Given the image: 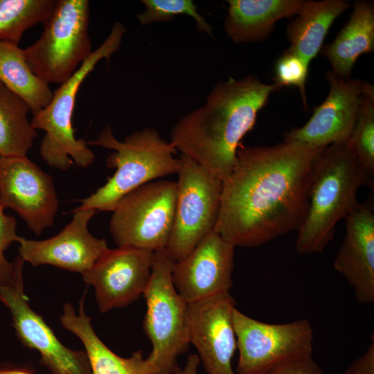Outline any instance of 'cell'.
Returning <instances> with one entry per match:
<instances>
[{"label":"cell","instance_id":"cell-1","mask_svg":"<svg viewBox=\"0 0 374 374\" xmlns=\"http://www.w3.org/2000/svg\"><path fill=\"white\" fill-rule=\"evenodd\" d=\"M323 148L283 141L240 145L223 181L214 229L234 247H253L297 231L308 206L314 163Z\"/></svg>","mask_w":374,"mask_h":374},{"label":"cell","instance_id":"cell-2","mask_svg":"<svg viewBox=\"0 0 374 374\" xmlns=\"http://www.w3.org/2000/svg\"><path fill=\"white\" fill-rule=\"evenodd\" d=\"M280 89L251 75L219 81L203 105L177 121L170 141L181 154L224 181L233 171L238 149L255 126L258 112Z\"/></svg>","mask_w":374,"mask_h":374},{"label":"cell","instance_id":"cell-3","mask_svg":"<svg viewBox=\"0 0 374 374\" xmlns=\"http://www.w3.org/2000/svg\"><path fill=\"white\" fill-rule=\"evenodd\" d=\"M372 181L350 154L346 143L332 144L317 156L308 190V206L297 229L299 254L322 252L333 240L336 226L359 204L357 192Z\"/></svg>","mask_w":374,"mask_h":374},{"label":"cell","instance_id":"cell-4","mask_svg":"<svg viewBox=\"0 0 374 374\" xmlns=\"http://www.w3.org/2000/svg\"><path fill=\"white\" fill-rule=\"evenodd\" d=\"M87 144L113 150L107 163L116 170L103 186L80 199V209L112 211L125 194L159 178L177 174L180 167L179 159L175 157L178 151L175 145L154 128L135 131L120 141L108 125Z\"/></svg>","mask_w":374,"mask_h":374},{"label":"cell","instance_id":"cell-5","mask_svg":"<svg viewBox=\"0 0 374 374\" xmlns=\"http://www.w3.org/2000/svg\"><path fill=\"white\" fill-rule=\"evenodd\" d=\"M125 25L116 21L103 42L82 63L77 71L53 91L49 103L33 115L31 125L36 130L45 132L39 147L42 159L50 166L62 171L75 163L87 168L95 156L84 139H76L72 125L78 90L86 77L103 59L109 60L117 52L126 33Z\"/></svg>","mask_w":374,"mask_h":374},{"label":"cell","instance_id":"cell-6","mask_svg":"<svg viewBox=\"0 0 374 374\" xmlns=\"http://www.w3.org/2000/svg\"><path fill=\"white\" fill-rule=\"evenodd\" d=\"M174 263L166 248L154 251L150 278L143 293L147 310L143 328L152 346L147 359L154 374H174L178 357L190 344L188 303L174 286Z\"/></svg>","mask_w":374,"mask_h":374},{"label":"cell","instance_id":"cell-7","mask_svg":"<svg viewBox=\"0 0 374 374\" xmlns=\"http://www.w3.org/2000/svg\"><path fill=\"white\" fill-rule=\"evenodd\" d=\"M88 0H58L41 36L24 49L32 71L47 84L67 80L92 53Z\"/></svg>","mask_w":374,"mask_h":374},{"label":"cell","instance_id":"cell-8","mask_svg":"<svg viewBox=\"0 0 374 374\" xmlns=\"http://www.w3.org/2000/svg\"><path fill=\"white\" fill-rule=\"evenodd\" d=\"M176 198V181L164 179L143 184L120 198L109 222V232L117 247L152 251L166 248Z\"/></svg>","mask_w":374,"mask_h":374},{"label":"cell","instance_id":"cell-9","mask_svg":"<svg viewBox=\"0 0 374 374\" xmlns=\"http://www.w3.org/2000/svg\"><path fill=\"white\" fill-rule=\"evenodd\" d=\"M179 159L174 223L166 248L175 262L214 231L223 184L187 155L181 154Z\"/></svg>","mask_w":374,"mask_h":374},{"label":"cell","instance_id":"cell-10","mask_svg":"<svg viewBox=\"0 0 374 374\" xmlns=\"http://www.w3.org/2000/svg\"><path fill=\"white\" fill-rule=\"evenodd\" d=\"M233 324L239 350L236 374H267L283 364L312 356L313 329L307 319L267 323L235 308Z\"/></svg>","mask_w":374,"mask_h":374},{"label":"cell","instance_id":"cell-11","mask_svg":"<svg viewBox=\"0 0 374 374\" xmlns=\"http://www.w3.org/2000/svg\"><path fill=\"white\" fill-rule=\"evenodd\" d=\"M24 262L19 257L12 277L0 285V301L10 312L18 338L25 346L38 352L41 363L52 374H92L85 351L65 346L30 307L24 290Z\"/></svg>","mask_w":374,"mask_h":374},{"label":"cell","instance_id":"cell-12","mask_svg":"<svg viewBox=\"0 0 374 374\" xmlns=\"http://www.w3.org/2000/svg\"><path fill=\"white\" fill-rule=\"evenodd\" d=\"M0 204L36 235L53 225L59 207L52 177L27 156L0 157Z\"/></svg>","mask_w":374,"mask_h":374},{"label":"cell","instance_id":"cell-13","mask_svg":"<svg viewBox=\"0 0 374 374\" xmlns=\"http://www.w3.org/2000/svg\"><path fill=\"white\" fill-rule=\"evenodd\" d=\"M326 78L328 95L317 106L308 121L284 133V141L314 148L346 143L355 125L362 96L374 91L373 85L361 80H341L330 71Z\"/></svg>","mask_w":374,"mask_h":374},{"label":"cell","instance_id":"cell-14","mask_svg":"<svg viewBox=\"0 0 374 374\" xmlns=\"http://www.w3.org/2000/svg\"><path fill=\"white\" fill-rule=\"evenodd\" d=\"M154 251L133 247L107 249L83 279L95 289L98 309L123 308L143 294L148 285Z\"/></svg>","mask_w":374,"mask_h":374},{"label":"cell","instance_id":"cell-15","mask_svg":"<svg viewBox=\"0 0 374 374\" xmlns=\"http://www.w3.org/2000/svg\"><path fill=\"white\" fill-rule=\"evenodd\" d=\"M235 304L229 292L188 303L189 342L197 350L208 374H236L231 366L237 348Z\"/></svg>","mask_w":374,"mask_h":374},{"label":"cell","instance_id":"cell-16","mask_svg":"<svg viewBox=\"0 0 374 374\" xmlns=\"http://www.w3.org/2000/svg\"><path fill=\"white\" fill-rule=\"evenodd\" d=\"M94 209L75 208L71 221L57 235L44 240L19 237V256L33 266L53 265L82 275L108 249L105 239L93 236L88 224Z\"/></svg>","mask_w":374,"mask_h":374},{"label":"cell","instance_id":"cell-17","mask_svg":"<svg viewBox=\"0 0 374 374\" xmlns=\"http://www.w3.org/2000/svg\"><path fill=\"white\" fill-rule=\"evenodd\" d=\"M235 248L213 231L186 256L175 262L172 282L187 303L229 292Z\"/></svg>","mask_w":374,"mask_h":374},{"label":"cell","instance_id":"cell-18","mask_svg":"<svg viewBox=\"0 0 374 374\" xmlns=\"http://www.w3.org/2000/svg\"><path fill=\"white\" fill-rule=\"evenodd\" d=\"M346 233L334 269L352 286L362 304L374 301V207L369 198L345 218Z\"/></svg>","mask_w":374,"mask_h":374},{"label":"cell","instance_id":"cell-19","mask_svg":"<svg viewBox=\"0 0 374 374\" xmlns=\"http://www.w3.org/2000/svg\"><path fill=\"white\" fill-rule=\"evenodd\" d=\"M304 0H228L224 20L226 35L235 44L259 42L274 30L276 23L296 15Z\"/></svg>","mask_w":374,"mask_h":374},{"label":"cell","instance_id":"cell-20","mask_svg":"<svg viewBox=\"0 0 374 374\" xmlns=\"http://www.w3.org/2000/svg\"><path fill=\"white\" fill-rule=\"evenodd\" d=\"M85 295L84 293L79 302L78 313L71 303L64 305L60 321L65 329L82 342L92 374H154L141 350L124 358L112 351L100 340L93 330L91 319L84 312Z\"/></svg>","mask_w":374,"mask_h":374},{"label":"cell","instance_id":"cell-21","mask_svg":"<svg viewBox=\"0 0 374 374\" xmlns=\"http://www.w3.org/2000/svg\"><path fill=\"white\" fill-rule=\"evenodd\" d=\"M374 51V3L357 1L348 20L335 39L319 53L332 66V73L341 80L350 79L357 60Z\"/></svg>","mask_w":374,"mask_h":374},{"label":"cell","instance_id":"cell-22","mask_svg":"<svg viewBox=\"0 0 374 374\" xmlns=\"http://www.w3.org/2000/svg\"><path fill=\"white\" fill-rule=\"evenodd\" d=\"M350 7L345 0L305 1L296 17L287 24V50L310 64L320 52L334 21Z\"/></svg>","mask_w":374,"mask_h":374},{"label":"cell","instance_id":"cell-23","mask_svg":"<svg viewBox=\"0 0 374 374\" xmlns=\"http://www.w3.org/2000/svg\"><path fill=\"white\" fill-rule=\"evenodd\" d=\"M0 82L28 105L33 115L51 101L53 91L30 69L24 49L0 40Z\"/></svg>","mask_w":374,"mask_h":374},{"label":"cell","instance_id":"cell-24","mask_svg":"<svg viewBox=\"0 0 374 374\" xmlns=\"http://www.w3.org/2000/svg\"><path fill=\"white\" fill-rule=\"evenodd\" d=\"M31 112L21 97L0 82V157L26 156L37 137Z\"/></svg>","mask_w":374,"mask_h":374},{"label":"cell","instance_id":"cell-25","mask_svg":"<svg viewBox=\"0 0 374 374\" xmlns=\"http://www.w3.org/2000/svg\"><path fill=\"white\" fill-rule=\"evenodd\" d=\"M55 0H0V40L18 44L25 31L50 18Z\"/></svg>","mask_w":374,"mask_h":374},{"label":"cell","instance_id":"cell-26","mask_svg":"<svg viewBox=\"0 0 374 374\" xmlns=\"http://www.w3.org/2000/svg\"><path fill=\"white\" fill-rule=\"evenodd\" d=\"M346 143L358 166L373 181L374 91L363 95L355 125Z\"/></svg>","mask_w":374,"mask_h":374},{"label":"cell","instance_id":"cell-27","mask_svg":"<svg viewBox=\"0 0 374 374\" xmlns=\"http://www.w3.org/2000/svg\"><path fill=\"white\" fill-rule=\"evenodd\" d=\"M141 2L145 10L136 16L141 26L168 22L175 16L184 15L195 20L198 31L213 37V26L199 14L192 0H143Z\"/></svg>","mask_w":374,"mask_h":374},{"label":"cell","instance_id":"cell-28","mask_svg":"<svg viewBox=\"0 0 374 374\" xmlns=\"http://www.w3.org/2000/svg\"><path fill=\"white\" fill-rule=\"evenodd\" d=\"M308 64L301 57L286 49L277 60L274 67V82L280 89L283 87H297L305 110L308 109L305 84Z\"/></svg>","mask_w":374,"mask_h":374},{"label":"cell","instance_id":"cell-29","mask_svg":"<svg viewBox=\"0 0 374 374\" xmlns=\"http://www.w3.org/2000/svg\"><path fill=\"white\" fill-rule=\"evenodd\" d=\"M0 204V285L8 281L14 275L18 258L9 262L4 256L5 251L14 242H17L19 236L17 234V222L14 217L4 212Z\"/></svg>","mask_w":374,"mask_h":374},{"label":"cell","instance_id":"cell-30","mask_svg":"<svg viewBox=\"0 0 374 374\" xmlns=\"http://www.w3.org/2000/svg\"><path fill=\"white\" fill-rule=\"evenodd\" d=\"M267 374H326L322 368L310 357L283 364Z\"/></svg>","mask_w":374,"mask_h":374},{"label":"cell","instance_id":"cell-31","mask_svg":"<svg viewBox=\"0 0 374 374\" xmlns=\"http://www.w3.org/2000/svg\"><path fill=\"white\" fill-rule=\"evenodd\" d=\"M366 352L353 362L345 374H374V338Z\"/></svg>","mask_w":374,"mask_h":374},{"label":"cell","instance_id":"cell-32","mask_svg":"<svg viewBox=\"0 0 374 374\" xmlns=\"http://www.w3.org/2000/svg\"><path fill=\"white\" fill-rule=\"evenodd\" d=\"M200 359L198 355L191 354L188 356L186 365L183 368L177 366L174 374H197Z\"/></svg>","mask_w":374,"mask_h":374},{"label":"cell","instance_id":"cell-33","mask_svg":"<svg viewBox=\"0 0 374 374\" xmlns=\"http://www.w3.org/2000/svg\"><path fill=\"white\" fill-rule=\"evenodd\" d=\"M0 374H33L29 370L23 368H1Z\"/></svg>","mask_w":374,"mask_h":374}]
</instances>
